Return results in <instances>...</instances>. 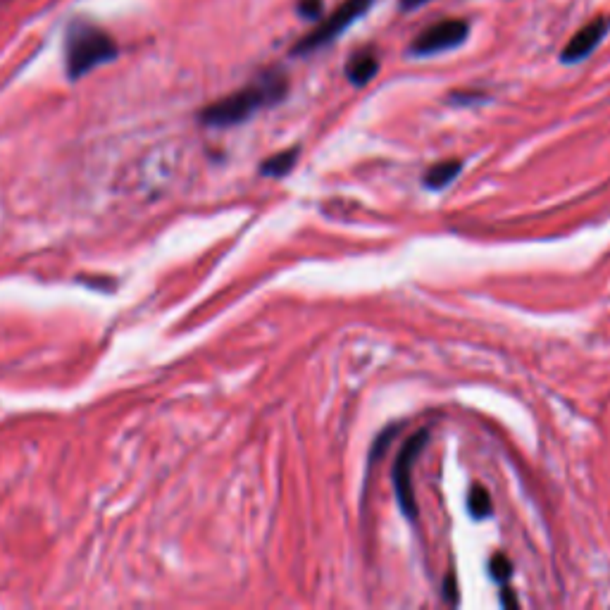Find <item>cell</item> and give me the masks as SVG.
Here are the masks:
<instances>
[{
  "instance_id": "6da1fadb",
  "label": "cell",
  "mask_w": 610,
  "mask_h": 610,
  "mask_svg": "<svg viewBox=\"0 0 610 610\" xmlns=\"http://www.w3.org/2000/svg\"><path fill=\"white\" fill-rule=\"evenodd\" d=\"M286 91H289V79L282 72H265L244 89L234 91L232 96L208 105L201 112V122L208 127H234V124L246 122L258 110L282 101Z\"/></svg>"
},
{
  "instance_id": "7a4b0ae2",
  "label": "cell",
  "mask_w": 610,
  "mask_h": 610,
  "mask_svg": "<svg viewBox=\"0 0 610 610\" xmlns=\"http://www.w3.org/2000/svg\"><path fill=\"white\" fill-rule=\"evenodd\" d=\"M117 55L108 31L89 22H72L65 39V62L70 79H82Z\"/></svg>"
},
{
  "instance_id": "3957f363",
  "label": "cell",
  "mask_w": 610,
  "mask_h": 610,
  "mask_svg": "<svg viewBox=\"0 0 610 610\" xmlns=\"http://www.w3.org/2000/svg\"><path fill=\"white\" fill-rule=\"evenodd\" d=\"M372 0H344V3L339 5L334 12H329L325 20H320L315 24V29L310 31V34H305L301 41L296 43L294 53L296 55H305V53H313L317 48L327 46L329 41H334L336 36L344 34V29L348 24H353L358 20V17L365 15V10L370 8Z\"/></svg>"
},
{
  "instance_id": "277c9868",
  "label": "cell",
  "mask_w": 610,
  "mask_h": 610,
  "mask_svg": "<svg viewBox=\"0 0 610 610\" xmlns=\"http://www.w3.org/2000/svg\"><path fill=\"white\" fill-rule=\"evenodd\" d=\"M427 437H429L427 429H420L415 437H410L408 444L401 448V453H398L396 465H394V487H396L398 506H401V510L408 515L410 520H415V515H417L410 475H413V465H415L417 456H420V451L427 444Z\"/></svg>"
},
{
  "instance_id": "5b68a950",
  "label": "cell",
  "mask_w": 610,
  "mask_h": 610,
  "mask_svg": "<svg viewBox=\"0 0 610 610\" xmlns=\"http://www.w3.org/2000/svg\"><path fill=\"white\" fill-rule=\"evenodd\" d=\"M468 34H470V27H468V22H463V20L437 22L417 34V39L413 41V46H410V51H413V55H437V53L451 51V48L460 46V43L468 39Z\"/></svg>"
},
{
  "instance_id": "8992f818",
  "label": "cell",
  "mask_w": 610,
  "mask_h": 610,
  "mask_svg": "<svg viewBox=\"0 0 610 610\" xmlns=\"http://www.w3.org/2000/svg\"><path fill=\"white\" fill-rule=\"evenodd\" d=\"M608 29H610V17H596V20L584 24V27L568 41V46H565L560 60L572 65V62L589 58V55L594 53V48L603 41V36L608 34Z\"/></svg>"
},
{
  "instance_id": "52a82bcc",
  "label": "cell",
  "mask_w": 610,
  "mask_h": 610,
  "mask_svg": "<svg viewBox=\"0 0 610 610\" xmlns=\"http://www.w3.org/2000/svg\"><path fill=\"white\" fill-rule=\"evenodd\" d=\"M379 70V60L372 51H360L358 55H353L346 65V77L351 79V84L365 86L367 82L375 79V74Z\"/></svg>"
},
{
  "instance_id": "ba28073f",
  "label": "cell",
  "mask_w": 610,
  "mask_h": 610,
  "mask_svg": "<svg viewBox=\"0 0 610 610\" xmlns=\"http://www.w3.org/2000/svg\"><path fill=\"white\" fill-rule=\"evenodd\" d=\"M460 170H463V163H460V160H446V163L434 165L432 170H427L425 174V186H429V189L434 191L444 189V186H448L458 177Z\"/></svg>"
},
{
  "instance_id": "9c48e42d",
  "label": "cell",
  "mask_w": 610,
  "mask_h": 610,
  "mask_svg": "<svg viewBox=\"0 0 610 610\" xmlns=\"http://www.w3.org/2000/svg\"><path fill=\"white\" fill-rule=\"evenodd\" d=\"M298 160V148H289V151L277 153L275 158L265 160L263 165H260V172L265 174V177H284V174L291 172V167L296 165Z\"/></svg>"
},
{
  "instance_id": "30bf717a",
  "label": "cell",
  "mask_w": 610,
  "mask_h": 610,
  "mask_svg": "<svg viewBox=\"0 0 610 610\" xmlns=\"http://www.w3.org/2000/svg\"><path fill=\"white\" fill-rule=\"evenodd\" d=\"M468 508L477 520L479 518H489V515H491V499H489L487 489H482L479 484H475V487H472V491H470Z\"/></svg>"
},
{
  "instance_id": "8fae6325",
  "label": "cell",
  "mask_w": 610,
  "mask_h": 610,
  "mask_svg": "<svg viewBox=\"0 0 610 610\" xmlns=\"http://www.w3.org/2000/svg\"><path fill=\"white\" fill-rule=\"evenodd\" d=\"M489 570H491V577H494L496 582H508L510 575H513V563H510L503 553H499V556H494L489 560Z\"/></svg>"
},
{
  "instance_id": "7c38bea8",
  "label": "cell",
  "mask_w": 610,
  "mask_h": 610,
  "mask_svg": "<svg viewBox=\"0 0 610 610\" xmlns=\"http://www.w3.org/2000/svg\"><path fill=\"white\" fill-rule=\"evenodd\" d=\"M298 10H301L303 17L317 20V17L322 15V0H301V3H298Z\"/></svg>"
},
{
  "instance_id": "4fadbf2b",
  "label": "cell",
  "mask_w": 610,
  "mask_h": 610,
  "mask_svg": "<svg viewBox=\"0 0 610 610\" xmlns=\"http://www.w3.org/2000/svg\"><path fill=\"white\" fill-rule=\"evenodd\" d=\"M501 601L506 603V606H510V608H515V606H518V599H515V596H513V591H510V589H503Z\"/></svg>"
},
{
  "instance_id": "5bb4252c",
  "label": "cell",
  "mask_w": 610,
  "mask_h": 610,
  "mask_svg": "<svg viewBox=\"0 0 610 610\" xmlns=\"http://www.w3.org/2000/svg\"><path fill=\"white\" fill-rule=\"evenodd\" d=\"M425 3H429V0H401L403 10H415V8H420V5H425Z\"/></svg>"
}]
</instances>
